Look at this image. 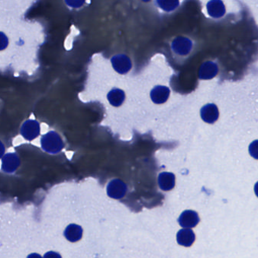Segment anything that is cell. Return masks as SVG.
<instances>
[{
  "label": "cell",
  "mask_w": 258,
  "mask_h": 258,
  "mask_svg": "<svg viewBox=\"0 0 258 258\" xmlns=\"http://www.w3.org/2000/svg\"><path fill=\"white\" fill-rule=\"evenodd\" d=\"M199 222L200 218L198 217V213L191 210H184L178 219V223L180 224V226L187 229L195 227Z\"/></svg>",
  "instance_id": "cell-1"
},
{
  "label": "cell",
  "mask_w": 258,
  "mask_h": 258,
  "mask_svg": "<svg viewBox=\"0 0 258 258\" xmlns=\"http://www.w3.org/2000/svg\"><path fill=\"white\" fill-rule=\"evenodd\" d=\"M127 187L122 180H113L110 182L107 187V193L111 198L120 199L124 196L127 193Z\"/></svg>",
  "instance_id": "cell-2"
},
{
  "label": "cell",
  "mask_w": 258,
  "mask_h": 258,
  "mask_svg": "<svg viewBox=\"0 0 258 258\" xmlns=\"http://www.w3.org/2000/svg\"><path fill=\"white\" fill-rule=\"evenodd\" d=\"M111 61L114 69L120 74L127 73L132 68L131 61L125 54L115 55L111 58Z\"/></svg>",
  "instance_id": "cell-3"
},
{
  "label": "cell",
  "mask_w": 258,
  "mask_h": 258,
  "mask_svg": "<svg viewBox=\"0 0 258 258\" xmlns=\"http://www.w3.org/2000/svg\"><path fill=\"white\" fill-rule=\"evenodd\" d=\"M192 48V43L188 38L180 37L176 38L172 43V49L180 55H187L191 51Z\"/></svg>",
  "instance_id": "cell-4"
},
{
  "label": "cell",
  "mask_w": 258,
  "mask_h": 258,
  "mask_svg": "<svg viewBox=\"0 0 258 258\" xmlns=\"http://www.w3.org/2000/svg\"><path fill=\"white\" fill-rule=\"evenodd\" d=\"M209 16L214 18H221L226 14V7L222 0H210L207 4Z\"/></svg>",
  "instance_id": "cell-5"
},
{
  "label": "cell",
  "mask_w": 258,
  "mask_h": 258,
  "mask_svg": "<svg viewBox=\"0 0 258 258\" xmlns=\"http://www.w3.org/2000/svg\"><path fill=\"white\" fill-rule=\"evenodd\" d=\"M201 116L205 122L214 123L219 117L218 108L215 104H207L201 110Z\"/></svg>",
  "instance_id": "cell-6"
},
{
  "label": "cell",
  "mask_w": 258,
  "mask_h": 258,
  "mask_svg": "<svg viewBox=\"0 0 258 258\" xmlns=\"http://www.w3.org/2000/svg\"><path fill=\"white\" fill-rule=\"evenodd\" d=\"M170 96V89L166 86H156L151 92L152 101L157 104H164Z\"/></svg>",
  "instance_id": "cell-7"
},
{
  "label": "cell",
  "mask_w": 258,
  "mask_h": 258,
  "mask_svg": "<svg viewBox=\"0 0 258 258\" xmlns=\"http://www.w3.org/2000/svg\"><path fill=\"white\" fill-rule=\"evenodd\" d=\"M176 240L178 244L182 246L190 247L193 244L195 240V235L191 229H180L176 234Z\"/></svg>",
  "instance_id": "cell-8"
},
{
  "label": "cell",
  "mask_w": 258,
  "mask_h": 258,
  "mask_svg": "<svg viewBox=\"0 0 258 258\" xmlns=\"http://www.w3.org/2000/svg\"><path fill=\"white\" fill-rule=\"evenodd\" d=\"M218 73V66L217 64L207 61L202 65L199 70V78L202 80H209L214 78Z\"/></svg>",
  "instance_id": "cell-9"
},
{
  "label": "cell",
  "mask_w": 258,
  "mask_h": 258,
  "mask_svg": "<svg viewBox=\"0 0 258 258\" xmlns=\"http://www.w3.org/2000/svg\"><path fill=\"white\" fill-rule=\"evenodd\" d=\"M158 184L164 191H169L174 187L175 176L173 174L163 172L158 176Z\"/></svg>",
  "instance_id": "cell-10"
},
{
  "label": "cell",
  "mask_w": 258,
  "mask_h": 258,
  "mask_svg": "<svg viewBox=\"0 0 258 258\" xmlns=\"http://www.w3.org/2000/svg\"><path fill=\"white\" fill-rule=\"evenodd\" d=\"M108 99L111 105L119 107L124 101L125 93L121 89L114 88L108 93Z\"/></svg>",
  "instance_id": "cell-11"
},
{
  "label": "cell",
  "mask_w": 258,
  "mask_h": 258,
  "mask_svg": "<svg viewBox=\"0 0 258 258\" xmlns=\"http://www.w3.org/2000/svg\"><path fill=\"white\" fill-rule=\"evenodd\" d=\"M156 3L165 12H172L180 5V0H156Z\"/></svg>",
  "instance_id": "cell-12"
},
{
  "label": "cell",
  "mask_w": 258,
  "mask_h": 258,
  "mask_svg": "<svg viewBox=\"0 0 258 258\" xmlns=\"http://www.w3.org/2000/svg\"><path fill=\"white\" fill-rule=\"evenodd\" d=\"M85 1L86 0H65L66 3L73 8H79V7L82 6Z\"/></svg>",
  "instance_id": "cell-13"
},
{
  "label": "cell",
  "mask_w": 258,
  "mask_h": 258,
  "mask_svg": "<svg viewBox=\"0 0 258 258\" xmlns=\"http://www.w3.org/2000/svg\"><path fill=\"white\" fill-rule=\"evenodd\" d=\"M8 46V38L3 32H0V50L4 49Z\"/></svg>",
  "instance_id": "cell-14"
},
{
  "label": "cell",
  "mask_w": 258,
  "mask_h": 258,
  "mask_svg": "<svg viewBox=\"0 0 258 258\" xmlns=\"http://www.w3.org/2000/svg\"><path fill=\"white\" fill-rule=\"evenodd\" d=\"M142 1H143V2H149V1H151V0H142Z\"/></svg>",
  "instance_id": "cell-15"
}]
</instances>
